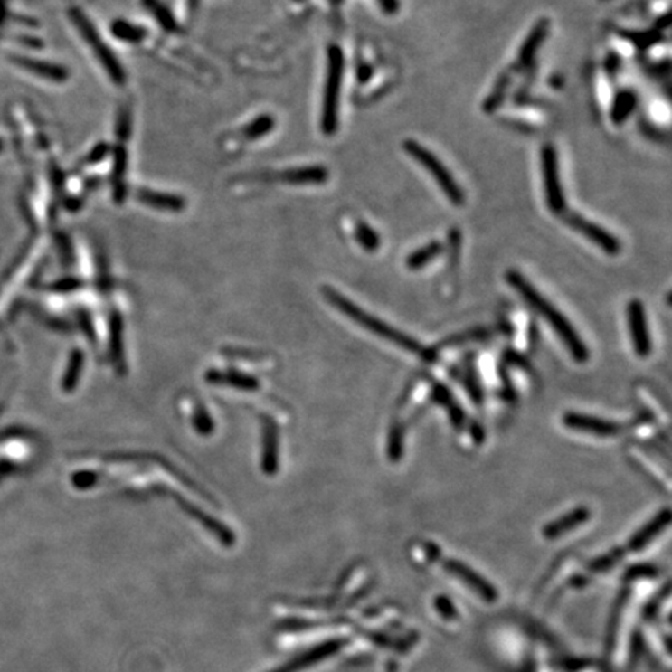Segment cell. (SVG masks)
Instances as JSON below:
<instances>
[{
    "mask_svg": "<svg viewBox=\"0 0 672 672\" xmlns=\"http://www.w3.org/2000/svg\"><path fill=\"white\" fill-rule=\"evenodd\" d=\"M621 554V550L611 551V553H609L606 556L601 557V559H596V561L592 563V568H593V570H604V568L613 567Z\"/></svg>",
    "mask_w": 672,
    "mask_h": 672,
    "instance_id": "obj_29",
    "label": "cell"
},
{
    "mask_svg": "<svg viewBox=\"0 0 672 672\" xmlns=\"http://www.w3.org/2000/svg\"><path fill=\"white\" fill-rule=\"evenodd\" d=\"M548 32H550V21L548 19H540V21L534 24L533 30L529 32L528 36L525 39V43L520 47V51H518L517 60H516V67L517 69L529 66L534 62V58H535L537 52H539L540 47L544 44Z\"/></svg>",
    "mask_w": 672,
    "mask_h": 672,
    "instance_id": "obj_13",
    "label": "cell"
},
{
    "mask_svg": "<svg viewBox=\"0 0 672 672\" xmlns=\"http://www.w3.org/2000/svg\"><path fill=\"white\" fill-rule=\"evenodd\" d=\"M144 5L153 13V16L157 19V23L161 24V27L166 28L167 32H176L178 30L176 19L173 17L170 10L162 4L161 0H144Z\"/></svg>",
    "mask_w": 672,
    "mask_h": 672,
    "instance_id": "obj_24",
    "label": "cell"
},
{
    "mask_svg": "<svg viewBox=\"0 0 672 672\" xmlns=\"http://www.w3.org/2000/svg\"><path fill=\"white\" fill-rule=\"evenodd\" d=\"M378 5L382 8V12L388 16H394L401 10V2L399 0H377Z\"/></svg>",
    "mask_w": 672,
    "mask_h": 672,
    "instance_id": "obj_32",
    "label": "cell"
},
{
    "mask_svg": "<svg viewBox=\"0 0 672 672\" xmlns=\"http://www.w3.org/2000/svg\"><path fill=\"white\" fill-rule=\"evenodd\" d=\"M464 383H466L467 393L470 395L472 402H475L477 405H479V403L483 402V389L479 386L478 378L475 375V371L470 369V371L466 374V382H464Z\"/></svg>",
    "mask_w": 672,
    "mask_h": 672,
    "instance_id": "obj_28",
    "label": "cell"
},
{
    "mask_svg": "<svg viewBox=\"0 0 672 672\" xmlns=\"http://www.w3.org/2000/svg\"><path fill=\"white\" fill-rule=\"evenodd\" d=\"M621 34L629 41H632L639 49H648L661 41V33L656 32H622Z\"/></svg>",
    "mask_w": 672,
    "mask_h": 672,
    "instance_id": "obj_27",
    "label": "cell"
},
{
    "mask_svg": "<svg viewBox=\"0 0 672 672\" xmlns=\"http://www.w3.org/2000/svg\"><path fill=\"white\" fill-rule=\"evenodd\" d=\"M505 278L506 282L511 285L518 295L522 296L525 302L529 307H533L534 310L537 311L540 317L550 324L557 336L562 339V343L567 347L573 360L576 363L589 362V347L581 339L576 328L573 327V324L568 321L567 317H563L561 311L551 304L550 300L540 295L537 289L520 272L516 271V270H507Z\"/></svg>",
    "mask_w": 672,
    "mask_h": 672,
    "instance_id": "obj_1",
    "label": "cell"
},
{
    "mask_svg": "<svg viewBox=\"0 0 672 672\" xmlns=\"http://www.w3.org/2000/svg\"><path fill=\"white\" fill-rule=\"evenodd\" d=\"M444 568L450 573L451 576H455L456 579H459L461 582L466 583L467 587L473 590L481 600L486 601V602H494L497 600V590L492 587V583L486 581L473 568L466 565L464 562L447 559V561H444Z\"/></svg>",
    "mask_w": 672,
    "mask_h": 672,
    "instance_id": "obj_10",
    "label": "cell"
},
{
    "mask_svg": "<svg viewBox=\"0 0 672 672\" xmlns=\"http://www.w3.org/2000/svg\"><path fill=\"white\" fill-rule=\"evenodd\" d=\"M657 570L654 567H650V565H635V567L630 568L628 572L629 578H639V576H648V578H652V576H656Z\"/></svg>",
    "mask_w": 672,
    "mask_h": 672,
    "instance_id": "obj_31",
    "label": "cell"
},
{
    "mask_svg": "<svg viewBox=\"0 0 672 672\" xmlns=\"http://www.w3.org/2000/svg\"><path fill=\"white\" fill-rule=\"evenodd\" d=\"M561 217L570 228L583 235L593 245L600 246L601 251H604L607 256H618L621 252V241L613 233L579 215L578 212H563Z\"/></svg>",
    "mask_w": 672,
    "mask_h": 672,
    "instance_id": "obj_7",
    "label": "cell"
},
{
    "mask_svg": "<svg viewBox=\"0 0 672 672\" xmlns=\"http://www.w3.org/2000/svg\"><path fill=\"white\" fill-rule=\"evenodd\" d=\"M272 128H274L272 117L260 116L257 117L254 122H251L243 133H245L246 139L256 140L267 136L268 133H271Z\"/></svg>",
    "mask_w": 672,
    "mask_h": 672,
    "instance_id": "obj_26",
    "label": "cell"
},
{
    "mask_svg": "<svg viewBox=\"0 0 672 672\" xmlns=\"http://www.w3.org/2000/svg\"><path fill=\"white\" fill-rule=\"evenodd\" d=\"M405 450V428L402 422H394L389 430L388 456L393 462H399Z\"/></svg>",
    "mask_w": 672,
    "mask_h": 672,
    "instance_id": "obj_22",
    "label": "cell"
},
{
    "mask_svg": "<svg viewBox=\"0 0 672 672\" xmlns=\"http://www.w3.org/2000/svg\"><path fill=\"white\" fill-rule=\"evenodd\" d=\"M590 517H592V512H590L589 507L579 506V507H574L572 511L567 512L565 516L548 523L542 533H544V539L556 540L562 537L563 534L574 531L579 526L585 525L589 522Z\"/></svg>",
    "mask_w": 672,
    "mask_h": 672,
    "instance_id": "obj_11",
    "label": "cell"
},
{
    "mask_svg": "<svg viewBox=\"0 0 672 672\" xmlns=\"http://www.w3.org/2000/svg\"><path fill=\"white\" fill-rule=\"evenodd\" d=\"M442 251H444V246L440 241H430L428 245L419 248L406 257V268L412 271H419L428 267L434 259H438L442 254Z\"/></svg>",
    "mask_w": 672,
    "mask_h": 672,
    "instance_id": "obj_20",
    "label": "cell"
},
{
    "mask_svg": "<svg viewBox=\"0 0 672 672\" xmlns=\"http://www.w3.org/2000/svg\"><path fill=\"white\" fill-rule=\"evenodd\" d=\"M431 399H433L436 403H440V405L445 406V408L449 410V414H450L451 425H453L456 430H461V428L464 427V422H466V416H464V412H462L461 408L456 405L453 395H451V393L450 391H449V389L445 388L444 384H433V394H431Z\"/></svg>",
    "mask_w": 672,
    "mask_h": 672,
    "instance_id": "obj_18",
    "label": "cell"
},
{
    "mask_svg": "<svg viewBox=\"0 0 672 672\" xmlns=\"http://www.w3.org/2000/svg\"><path fill=\"white\" fill-rule=\"evenodd\" d=\"M403 150H405L406 155L412 156V159L419 162V166H422L430 173V176L438 183L442 194L447 196V200L450 201L453 206L462 207L466 204L464 190L458 184V181L453 178L450 170L445 167L444 162L440 161L438 156L428 150L427 147H423L422 144H419L417 140L412 139L403 142Z\"/></svg>",
    "mask_w": 672,
    "mask_h": 672,
    "instance_id": "obj_4",
    "label": "cell"
},
{
    "mask_svg": "<svg viewBox=\"0 0 672 672\" xmlns=\"http://www.w3.org/2000/svg\"><path fill=\"white\" fill-rule=\"evenodd\" d=\"M280 178L285 183L293 185H310V184H324L328 179V170L321 166H307L285 170Z\"/></svg>",
    "mask_w": 672,
    "mask_h": 672,
    "instance_id": "obj_15",
    "label": "cell"
},
{
    "mask_svg": "<svg viewBox=\"0 0 672 672\" xmlns=\"http://www.w3.org/2000/svg\"><path fill=\"white\" fill-rule=\"evenodd\" d=\"M509 81H511V75L509 73H501V77L497 80L494 90L490 92L489 97L484 101V111L487 112V114H492L498 106H501V103L505 100L506 90H507Z\"/></svg>",
    "mask_w": 672,
    "mask_h": 672,
    "instance_id": "obj_25",
    "label": "cell"
},
{
    "mask_svg": "<svg viewBox=\"0 0 672 672\" xmlns=\"http://www.w3.org/2000/svg\"><path fill=\"white\" fill-rule=\"evenodd\" d=\"M669 523H671V509L665 507L657 514L656 517L652 518L649 523H646L645 526H641L632 535V539L629 540L628 550L632 551V553L645 550L646 546L656 539L663 529L669 526Z\"/></svg>",
    "mask_w": 672,
    "mask_h": 672,
    "instance_id": "obj_12",
    "label": "cell"
},
{
    "mask_svg": "<svg viewBox=\"0 0 672 672\" xmlns=\"http://www.w3.org/2000/svg\"><path fill=\"white\" fill-rule=\"evenodd\" d=\"M565 427L579 433L593 434L598 438H615L624 431V425L615 421H607L602 417L582 414V412H568L562 417Z\"/></svg>",
    "mask_w": 672,
    "mask_h": 672,
    "instance_id": "obj_8",
    "label": "cell"
},
{
    "mask_svg": "<svg viewBox=\"0 0 672 672\" xmlns=\"http://www.w3.org/2000/svg\"><path fill=\"white\" fill-rule=\"evenodd\" d=\"M341 2H343V0H332V4H334V5H339Z\"/></svg>",
    "mask_w": 672,
    "mask_h": 672,
    "instance_id": "obj_36",
    "label": "cell"
},
{
    "mask_svg": "<svg viewBox=\"0 0 672 672\" xmlns=\"http://www.w3.org/2000/svg\"><path fill=\"white\" fill-rule=\"evenodd\" d=\"M137 198L145 206L153 207L157 211L181 212L185 207V201L178 194H164L155 190H139Z\"/></svg>",
    "mask_w": 672,
    "mask_h": 672,
    "instance_id": "obj_16",
    "label": "cell"
},
{
    "mask_svg": "<svg viewBox=\"0 0 672 672\" xmlns=\"http://www.w3.org/2000/svg\"><path fill=\"white\" fill-rule=\"evenodd\" d=\"M295 2H302V0H295Z\"/></svg>",
    "mask_w": 672,
    "mask_h": 672,
    "instance_id": "obj_38",
    "label": "cell"
},
{
    "mask_svg": "<svg viewBox=\"0 0 672 672\" xmlns=\"http://www.w3.org/2000/svg\"><path fill=\"white\" fill-rule=\"evenodd\" d=\"M371 73H373V69H371V67L363 66L362 69L358 71V80L364 83V81H367L369 77H371Z\"/></svg>",
    "mask_w": 672,
    "mask_h": 672,
    "instance_id": "obj_35",
    "label": "cell"
},
{
    "mask_svg": "<svg viewBox=\"0 0 672 672\" xmlns=\"http://www.w3.org/2000/svg\"><path fill=\"white\" fill-rule=\"evenodd\" d=\"M345 77V55L339 45H330L327 51V75L324 83L321 129L332 136L338 131L339 97Z\"/></svg>",
    "mask_w": 672,
    "mask_h": 672,
    "instance_id": "obj_3",
    "label": "cell"
},
{
    "mask_svg": "<svg viewBox=\"0 0 672 672\" xmlns=\"http://www.w3.org/2000/svg\"><path fill=\"white\" fill-rule=\"evenodd\" d=\"M71 19H72L73 25L77 27L78 32L81 34V38L84 39V43L90 45L94 55L97 56V60L100 62L101 66H103L112 81L117 84L125 83L127 75H125L123 67L120 66V62L117 60L116 55L112 53L111 49L101 39L99 32L95 30L94 24L90 23V19L77 8L71 10Z\"/></svg>",
    "mask_w": 672,
    "mask_h": 672,
    "instance_id": "obj_5",
    "label": "cell"
},
{
    "mask_svg": "<svg viewBox=\"0 0 672 672\" xmlns=\"http://www.w3.org/2000/svg\"><path fill=\"white\" fill-rule=\"evenodd\" d=\"M323 293L332 306L336 307L341 313H345V317H349L352 321H355L358 326L366 328L371 334L377 335L380 338L386 339L394 345H399L410 354L422 356L423 360H427V362L433 360L434 350L425 349L417 339L412 338L410 335L403 334L401 330L391 327L388 323H383L382 319L369 315L367 311L355 306L354 302H350L347 298L339 295L338 291L326 287V289H323Z\"/></svg>",
    "mask_w": 672,
    "mask_h": 672,
    "instance_id": "obj_2",
    "label": "cell"
},
{
    "mask_svg": "<svg viewBox=\"0 0 672 672\" xmlns=\"http://www.w3.org/2000/svg\"><path fill=\"white\" fill-rule=\"evenodd\" d=\"M355 240L358 245L367 252H375L382 245V239L375 229L371 228L367 222H360L355 228Z\"/></svg>",
    "mask_w": 672,
    "mask_h": 672,
    "instance_id": "obj_23",
    "label": "cell"
},
{
    "mask_svg": "<svg viewBox=\"0 0 672 672\" xmlns=\"http://www.w3.org/2000/svg\"><path fill=\"white\" fill-rule=\"evenodd\" d=\"M341 645H343V641H330V643H326V645L317 646L315 649L306 652L304 656H300L299 658H296V661H293V663L279 667L274 672H295L298 669H302V667H310L313 663H317V661L323 660L326 657L335 654L341 648Z\"/></svg>",
    "mask_w": 672,
    "mask_h": 672,
    "instance_id": "obj_17",
    "label": "cell"
},
{
    "mask_svg": "<svg viewBox=\"0 0 672 672\" xmlns=\"http://www.w3.org/2000/svg\"><path fill=\"white\" fill-rule=\"evenodd\" d=\"M629 334L634 352L639 358H648L652 352L649 324L645 306L639 299H632L628 306Z\"/></svg>",
    "mask_w": 672,
    "mask_h": 672,
    "instance_id": "obj_9",
    "label": "cell"
},
{
    "mask_svg": "<svg viewBox=\"0 0 672 672\" xmlns=\"http://www.w3.org/2000/svg\"><path fill=\"white\" fill-rule=\"evenodd\" d=\"M637 103H639V100H637V94L634 90H626L618 92L615 100L611 103V122L615 125H622L628 120L629 117L632 116V112L637 108Z\"/></svg>",
    "mask_w": 672,
    "mask_h": 672,
    "instance_id": "obj_19",
    "label": "cell"
},
{
    "mask_svg": "<svg viewBox=\"0 0 672 672\" xmlns=\"http://www.w3.org/2000/svg\"><path fill=\"white\" fill-rule=\"evenodd\" d=\"M620 67H621V58H620V55H618V53H610V55L607 56V72L613 75V73H617L618 71H620Z\"/></svg>",
    "mask_w": 672,
    "mask_h": 672,
    "instance_id": "obj_33",
    "label": "cell"
},
{
    "mask_svg": "<svg viewBox=\"0 0 672 672\" xmlns=\"http://www.w3.org/2000/svg\"><path fill=\"white\" fill-rule=\"evenodd\" d=\"M540 168H542V183H544V201L551 213L561 217L567 212V200L562 185L561 172H559V157L553 144H544L540 151Z\"/></svg>",
    "mask_w": 672,
    "mask_h": 672,
    "instance_id": "obj_6",
    "label": "cell"
},
{
    "mask_svg": "<svg viewBox=\"0 0 672 672\" xmlns=\"http://www.w3.org/2000/svg\"><path fill=\"white\" fill-rule=\"evenodd\" d=\"M12 62L24 71L34 73L36 77L44 78V80H49L53 83H64L69 78V71L66 67L58 66V64L33 60V58H27V56H13Z\"/></svg>",
    "mask_w": 672,
    "mask_h": 672,
    "instance_id": "obj_14",
    "label": "cell"
},
{
    "mask_svg": "<svg viewBox=\"0 0 672 672\" xmlns=\"http://www.w3.org/2000/svg\"><path fill=\"white\" fill-rule=\"evenodd\" d=\"M483 338H486V332H484V330H472V332H467V334L462 335H456V336H453V338L447 339V341H444V345H459V343H466V341H475V339Z\"/></svg>",
    "mask_w": 672,
    "mask_h": 672,
    "instance_id": "obj_30",
    "label": "cell"
},
{
    "mask_svg": "<svg viewBox=\"0 0 672 672\" xmlns=\"http://www.w3.org/2000/svg\"><path fill=\"white\" fill-rule=\"evenodd\" d=\"M0 153H2V142H0Z\"/></svg>",
    "mask_w": 672,
    "mask_h": 672,
    "instance_id": "obj_37",
    "label": "cell"
},
{
    "mask_svg": "<svg viewBox=\"0 0 672 672\" xmlns=\"http://www.w3.org/2000/svg\"><path fill=\"white\" fill-rule=\"evenodd\" d=\"M111 33L118 41L129 43V44H137V43L144 41L147 32H145V28L139 27V25H134V24L128 23V21L117 19V21L111 24Z\"/></svg>",
    "mask_w": 672,
    "mask_h": 672,
    "instance_id": "obj_21",
    "label": "cell"
},
{
    "mask_svg": "<svg viewBox=\"0 0 672 672\" xmlns=\"http://www.w3.org/2000/svg\"><path fill=\"white\" fill-rule=\"evenodd\" d=\"M106 153H108V147H106V145H99V147L94 148V151L90 153V161H100V159L105 157Z\"/></svg>",
    "mask_w": 672,
    "mask_h": 672,
    "instance_id": "obj_34",
    "label": "cell"
}]
</instances>
